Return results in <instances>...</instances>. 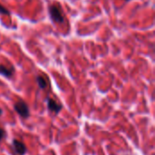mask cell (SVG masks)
Instances as JSON below:
<instances>
[{
    "label": "cell",
    "instance_id": "3957f363",
    "mask_svg": "<svg viewBox=\"0 0 155 155\" xmlns=\"http://www.w3.org/2000/svg\"><path fill=\"white\" fill-rule=\"evenodd\" d=\"M13 148L17 154L24 155L26 153V146L20 141L13 140Z\"/></svg>",
    "mask_w": 155,
    "mask_h": 155
},
{
    "label": "cell",
    "instance_id": "277c9868",
    "mask_svg": "<svg viewBox=\"0 0 155 155\" xmlns=\"http://www.w3.org/2000/svg\"><path fill=\"white\" fill-rule=\"evenodd\" d=\"M47 107L51 112H54L55 114H57L62 109V105L58 104L54 99H51V98L47 99Z\"/></svg>",
    "mask_w": 155,
    "mask_h": 155
},
{
    "label": "cell",
    "instance_id": "30bf717a",
    "mask_svg": "<svg viewBox=\"0 0 155 155\" xmlns=\"http://www.w3.org/2000/svg\"><path fill=\"white\" fill-rule=\"evenodd\" d=\"M126 1H129V0H126Z\"/></svg>",
    "mask_w": 155,
    "mask_h": 155
},
{
    "label": "cell",
    "instance_id": "9c48e42d",
    "mask_svg": "<svg viewBox=\"0 0 155 155\" xmlns=\"http://www.w3.org/2000/svg\"><path fill=\"white\" fill-rule=\"evenodd\" d=\"M2 114H3V111H2V109L0 108V116L2 115Z\"/></svg>",
    "mask_w": 155,
    "mask_h": 155
},
{
    "label": "cell",
    "instance_id": "8992f818",
    "mask_svg": "<svg viewBox=\"0 0 155 155\" xmlns=\"http://www.w3.org/2000/svg\"><path fill=\"white\" fill-rule=\"evenodd\" d=\"M36 82L38 84V86L41 88V89H45L46 87V81L45 80L44 77L42 76H37L36 77Z\"/></svg>",
    "mask_w": 155,
    "mask_h": 155
},
{
    "label": "cell",
    "instance_id": "5b68a950",
    "mask_svg": "<svg viewBox=\"0 0 155 155\" xmlns=\"http://www.w3.org/2000/svg\"><path fill=\"white\" fill-rule=\"evenodd\" d=\"M14 72H15L14 67H6L5 65L0 64V74L5 77H12Z\"/></svg>",
    "mask_w": 155,
    "mask_h": 155
},
{
    "label": "cell",
    "instance_id": "52a82bcc",
    "mask_svg": "<svg viewBox=\"0 0 155 155\" xmlns=\"http://www.w3.org/2000/svg\"><path fill=\"white\" fill-rule=\"evenodd\" d=\"M0 14L1 15H9L10 13H9V11L5 6H3L2 5H0Z\"/></svg>",
    "mask_w": 155,
    "mask_h": 155
},
{
    "label": "cell",
    "instance_id": "6da1fadb",
    "mask_svg": "<svg viewBox=\"0 0 155 155\" xmlns=\"http://www.w3.org/2000/svg\"><path fill=\"white\" fill-rule=\"evenodd\" d=\"M49 14L51 19L55 23H64V15L61 12V10L56 5H50L49 6Z\"/></svg>",
    "mask_w": 155,
    "mask_h": 155
},
{
    "label": "cell",
    "instance_id": "ba28073f",
    "mask_svg": "<svg viewBox=\"0 0 155 155\" xmlns=\"http://www.w3.org/2000/svg\"><path fill=\"white\" fill-rule=\"evenodd\" d=\"M4 136H5V131L0 127V141L4 138Z\"/></svg>",
    "mask_w": 155,
    "mask_h": 155
},
{
    "label": "cell",
    "instance_id": "7a4b0ae2",
    "mask_svg": "<svg viewBox=\"0 0 155 155\" xmlns=\"http://www.w3.org/2000/svg\"><path fill=\"white\" fill-rule=\"evenodd\" d=\"M14 107H15V112H16L20 116H22V117H24V118H27V117L29 116V114H30V113H29V108H28L27 104H26L25 102L19 101V102H17V103L15 104V106H14Z\"/></svg>",
    "mask_w": 155,
    "mask_h": 155
}]
</instances>
